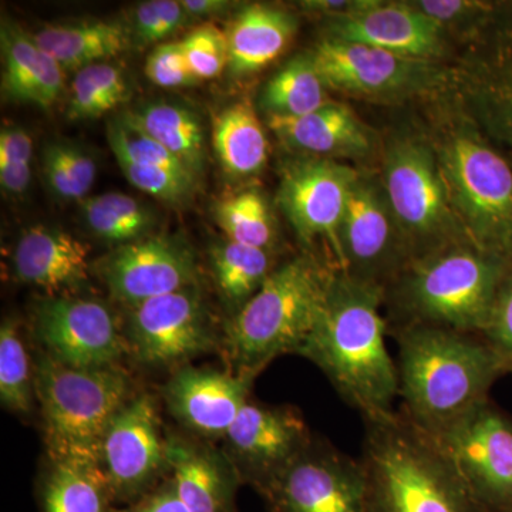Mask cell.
<instances>
[{"label":"cell","instance_id":"1","mask_svg":"<svg viewBox=\"0 0 512 512\" xmlns=\"http://www.w3.org/2000/svg\"><path fill=\"white\" fill-rule=\"evenodd\" d=\"M382 286L333 269L325 302L299 355L322 370L363 419L396 412L399 375L387 349Z\"/></svg>","mask_w":512,"mask_h":512},{"label":"cell","instance_id":"2","mask_svg":"<svg viewBox=\"0 0 512 512\" xmlns=\"http://www.w3.org/2000/svg\"><path fill=\"white\" fill-rule=\"evenodd\" d=\"M397 342L402 413L427 433L490 399L491 387L507 375L500 356L481 335L410 325L389 330Z\"/></svg>","mask_w":512,"mask_h":512},{"label":"cell","instance_id":"3","mask_svg":"<svg viewBox=\"0 0 512 512\" xmlns=\"http://www.w3.org/2000/svg\"><path fill=\"white\" fill-rule=\"evenodd\" d=\"M448 201L471 244L512 262V167L448 94L421 104Z\"/></svg>","mask_w":512,"mask_h":512},{"label":"cell","instance_id":"4","mask_svg":"<svg viewBox=\"0 0 512 512\" xmlns=\"http://www.w3.org/2000/svg\"><path fill=\"white\" fill-rule=\"evenodd\" d=\"M363 421L367 512H487L433 434L400 412Z\"/></svg>","mask_w":512,"mask_h":512},{"label":"cell","instance_id":"5","mask_svg":"<svg viewBox=\"0 0 512 512\" xmlns=\"http://www.w3.org/2000/svg\"><path fill=\"white\" fill-rule=\"evenodd\" d=\"M511 265L471 244L416 259L386 288L389 330L426 325L483 335Z\"/></svg>","mask_w":512,"mask_h":512},{"label":"cell","instance_id":"6","mask_svg":"<svg viewBox=\"0 0 512 512\" xmlns=\"http://www.w3.org/2000/svg\"><path fill=\"white\" fill-rule=\"evenodd\" d=\"M332 271L312 254L275 268L225 323L222 349L228 370L256 377L276 357L299 355L318 320Z\"/></svg>","mask_w":512,"mask_h":512},{"label":"cell","instance_id":"7","mask_svg":"<svg viewBox=\"0 0 512 512\" xmlns=\"http://www.w3.org/2000/svg\"><path fill=\"white\" fill-rule=\"evenodd\" d=\"M33 365L49 460L100 463L101 441L110 421L134 397L131 377L120 365L80 369L43 352Z\"/></svg>","mask_w":512,"mask_h":512},{"label":"cell","instance_id":"8","mask_svg":"<svg viewBox=\"0 0 512 512\" xmlns=\"http://www.w3.org/2000/svg\"><path fill=\"white\" fill-rule=\"evenodd\" d=\"M380 178L412 262L441 249L471 244L448 201L423 127L390 134L383 147Z\"/></svg>","mask_w":512,"mask_h":512},{"label":"cell","instance_id":"9","mask_svg":"<svg viewBox=\"0 0 512 512\" xmlns=\"http://www.w3.org/2000/svg\"><path fill=\"white\" fill-rule=\"evenodd\" d=\"M311 53L326 89L372 103H430L450 93L454 83L453 63L333 39H322Z\"/></svg>","mask_w":512,"mask_h":512},{"label":"cell","instance_id":"10","mask_svg":"<svg viewBox=\"0 0 512 512\" xmlns=\"http://www.w3.org/2000/svg\"><path fill=\"white\" fill-rule=\"evenodd\" d=\"M448 96L512 167V2L457 57Z\"/></svg>","mask_w":512,"mask_h":512},{"label":"cell","instance_id":"11","mask_svg":"<svg viewBox=\"0 0 512 512\" xmlns=\"http://www.w3.org/2000/svg\"><path fill=\"white\" fill-rule=\"evenodd\" d=\"M342 272L386 291L412 264L382 178L359 171L339 229Z\"/></svg>","mask_w":512,"mask_h":512},{"label":"cell","instance_id":"12","mask_svg":"<svg viewBox=\"0 0 512 512\" xmlns=\"http://www.w3.org/2000/svg\"><path fill=\"white\" fill-rule=\"evenodd\" d=\"M487 512H512V417L490 399L434 433Z\"/></svg>","mask_w":512,"mask_h":512},{"label":"cell","instance_id":"13","mask_svg":"<svg viewBox=\"0 0 512 512\" xmlns=\"http://www.w3.org/2000/svg\"><path fill=\"white\" fill-rule=\"evenodd\" d=\"M165 446L156 399L134 394L110 421L101 441L100 467L113 504L136 503L163 483L164 474H170Z\"/></svg>","mask_w":512,"mask_h":512},{"label":"cell","instance_id":"14","mask_svg":"<svg viewBox=\"0 0 512 512\" xmlns=\"http://www.w3.org/2000/svg\"><path fill=\"white\" fill-rule=\"evenodd\" d=\"M128 355L140 365L185 366L217 346V332L198 285L128 308Z\"/></svg>","mask_w":512,"mask_h":512},{"label":"cell","instance_id":"15","mask_svg":"<svg viewBox=\"0 0 512 512\" xmlns=\"http://www.w3.org/2000/svg\"><path fill=\"white\" fill-rule=\"evenodd\" d=\"M40 352L80 369L119 366L128 355L126 333L106 303L73 295L46 296L33 309Z\"/></svg>","mask_w":512,"mask_h":512},{"label":"cell","instance_id":"16","mask_svg":"<svg viewBox=\"0 0 512 512\" xmlns=\"http://www.w3.org/2000/svg\"><path fill=\"white\" fill-rule=\"evenodd\" d=\"M359 171L328 158L301 157L284 165L279 181L276 200L296 235L305 244L326 242L336 271H342L340 224Z\"/></svg>","mask_w":512,"mask_h":512},{"label":"cell","instance_id":"17","mask_svg":"<svg viewBox=\"0 0 512 512\" xmlns=\"http://www.w3.org/2000/svg\"><path fill=\"white\" fill-rule=\"evenodd\" d=\"M258 493L269 512H367L362 461L323 441L313 440Z\"/></svg>","mask_w":512,"mask_h":512},{"label":"cell","instance_id":"18","mask_svg":"<svg viewBox=\"0 0 512 512\" xmlns=\"http://www.w3.org/2000/svg\"><path fill=\"white\" fill-rule=\"evenodd\" d=\"M312 443L311 431L298 410L248 400L224 436V451L242 484L259 491Z\"/></svg>","mask_w":512,"mask_h":512},{"label":"cell","instance_id":"19","mask_svg":"<svg viewBox=\"0 0 512 512\" xmlns=\"http://www.w3.org/2000/svg\"><path fill=\"white\" fill-rule=\"evenodd\" d=\"M111 296L128 308L197 285L194 251L183 238L148 235L120 245L96 264Z\"/></svg>","mask_w":512,"mask_h":512},{"label":"cell","instance_id":"20","mask_svg":"<svg viewBox=\"0 0 512 512\" xmlns=\"http://www.w3.org/2000/svg\"><path fill=\"white\" fill-rule=\"evenodd\" d=\"M325 33V39L376 47L427 62L451 63L447 62L451 36L410 2L373 0L355 15L326 20Z\"/></svg>","mask_w":512,"mask_h":512},{"label":"cell","instance_id":"21","mask_svg":"<svg viewBox=\"0 0 512 512\" xmlns=\"http://www.w3.org/2000/svg\"><path fill=\"white\" fill-rule=\"evenodd\" d=\"M256 377L210 367L181 366L165 383L168 412L195 437H222L249 400Z\"/></svg>","mask_w":512,"mask_h":512},{"label":"cell","instance_id":"22","mask_svg":"<svg viewBox=\"0 0 512 512\" xmlns=\"http://www.w3.org/2000/svg\"><path fill=\"white\" fill-rule=\"evenodd\" d=\"M167 464L178 495L191 512H237L242 485L237 468L224 450L200 437L167 434Z\"/></svg>","mask_w":512,"mask_h":512},{"label":"cell","instance_id":"23","mask_svg":"<svg viewBox=\"0 0 512 512\" xmlns=\"http://www.w3.org/2000/svg\"><path fill=\"white\" fill-rule=\"evenodd\" d=\"M268 126L285 147L305 157L365 161L376 153L375 133L336 101L301 117H268Z\"/></svg>","mask_w":512,"mask_h":512},{"label":"cell","instance_id":"24","mask_svg":"<svg viewBox=\"0 0 512 512\" xmlns=\"http://www.w3.org/2000/svg\"><path fill=\"white\" fill-rule=\"evenodd\" d=\"M90 248L63 229L36 225L16 244L12 271L20 284L47 296L70 295L90 281Z\"/></svg>","mask_w":512,"mask_h":512},{"label":"cell","instance_id":"25","mask_svg":"<svg viewBox=\"0 0 512 512\" xmlns=\"http://www.w3.org/2000/svg\"><path fill=\"white\" fill-rule=\"evenodd\" d=\"M2 90L9 100L50 109L62 96L63 67L40 49L35 37L13 22L3 20L0 30Z\"/></svg>","mask_w":512,"mask_h":512},{"label":"cell","instance_id":"26","mask_svg":"<svg viewBox=\"0 0 512 512\" xmlns=\"http://www.w3.org/2000/svg\"><path fill=\"white\" fill-rule=\"evenodd\" d=\"M298 30L295 16L266 5H251L238 13L227 30L228 72L251 76L284 53Z\"/></svg>","mask_w":512,"mask_h":512},{"label":"cell","instance_id":"27","mask_svg":"<svg viewBox=\"0 0 512 512\" xmlns=\"http://www.w3.org/2000/svg\"><path fill=\"white\" fill-rule=\"evenodd\" d=\"M33 37L40 49L52 56L63 69L76 72L90 64L106 62L121 55L131 40L130 32L123 23L106 20L47 26Z\"/></svg>","mask_w":512,"mask_h":512},{"label":"cell","instance_id":"28","mask_svg":"<svg viewBox=\"0 0 512 512\" xmlns=\"http://www.w3.org/2000/svg\"><path fill=\"white\" fill-rule=\"evenodd\" d=\"M121 119L154 138L200 177L205 160V134L194 111L180 104L147 103L121 114Z\"/></svg>","mask_w":512,"mask_h":512},{"label":"cell","instance_id":"29","mask_svg":"<svg viewBox=\"0 0 512 512\" xmlns=\"http://www.w3.org/2000/svg\"><path fill=\"white\" fill-rule=\"evenodd\" d=\"M212 144L225 173L234 178L259 174L268 161V138L248 101L231 104L218 114Z\"/></svg>","mask_w":512,"mask_h":512},{"label":"cell","instance_id":"30","mask_svg":"<svg viewBox=\"0 0 512 512\" xmlns=\"http://www.w3.org/2000/svg\"><path fill=\"white\" fill-rule=\"evenodd\" d=\"M109 483L97 461H50L42 485L43 512H111Z\"/></svg>","mask_w":512,"mask_h":512},{"label":"cell","instance_id":"31","mask_svg":"<svg viewBox=\"0 0 512 512\" xmlns=\"http://www.w3.org/2000/svg\"><path fill=\"white\" fill-rule=\"evenodd\" d=\"M312 53L296 56L265 84L261 106L268 117H301L329 103Z\"/></svg>","mask_w":512,"mask_h":512},{"label":"cell","instance_id":"32","mask_svg":"<svg viewBox=\"0 0 512 512\" xmlns=\"http://www.w3.org/2000/svg\"><path fill=\"white\" fill-rule=\"evenodd\" d=\"M210 259L218 289L228 302L237 306V311L261 289L275 269L271 252L228 239L211 248Z\"/></svg>","mask_w":512,"mask_h":512},{"label":"cell","instance_id":"33","mask_svg":"<svg viewBox=\"0 0 512 512\" xmlns=\"http://www.w3.org/2000/svg\"><path fill=\"white\" fill-rule=\"evenodd\" d=\"M87 228L97 238L121 245L148 237L156 215L146 205L121 192H106L82 201Z\"/></svg>","mask_w":512,"mask_h":512},{"label":"cell","instance_id":"34","mask_svg":"<svg viewBox=\"0 0 512 512\" xmlns=\"http://www.w3.org/2000/svg\"><path fill=\"white\" fill-rule=\"evenodd\" d=\"M126 77L107 62L90 64L76 73L70 87L67 117L73 121L100 119L128 99Z\"/></svg>","mask_w":512,"mask_h":512},{"label":"cell","instance_id":"35","mask_svg":"<svg viewBox=\"0 0 512 512\" xmlns=\"http://www.w3.org/2000/svg\"><path fill=\"white\" fill-rule=\"evenodd\" d=\"M215 218L228 241L271 252L275 229L265 198L248 190L222 198L215 207Z\"/></svg>","mask_w":512,"mask_h":512},{"label":"cell","instance_id":"36","mask_svg":"<svg viewBox=\"0 0 512 512\" xmlns=\"http://www.w3.org/2000/svg\"><path fill=\"white\" fill-rule=\"evenodd\" d=\"M0 400L6 409L28 414L35 407V365L20 335L18 323L5 320L0 328Z\"/></svg>","mask_w":512,"mask_h":512},{"label":"cell","instance_id":"37","mask_svg":"<svg viewBox=\"0 0 512 512\" xmlns=\"http://www.w3.org/2000/svg\"><path fill=\"white\" fill-rule=\"evenodd\" d=\"M410 3L424 15L436 20L448 35L466 37V43L490 28L503 8V2L477 0H421Z\"/></svg>","mask_w":512,"mask_h":512},{"label":"cell","instance_id":"38","mask_svg":"<svg viewBox=\"0 0 512 512\" xmlns=\"http://www.w3.org/2000/svg\"><path fill=\"white\" fill-rule=\"evenodd\" d=\"M107 138H109L110 147L117 158V163L161 168V170L171 171V173L198 178L154 138L147 136L137 127L131 126L121 117L111 121L107 127Z\"/></svg>","mask_w":512,"mask_h":512},{"label":"cell","instance_id":"39","mask_svg":"<svg viewBox=\"0 0 512 512\" xmlns=\"http://www.w3.org/2000/svg\"><path fill=\"white\" fill-rule=\"evenodd\" d=\"M180 46L185 62L197 80L215 79L228 67L227 33L212 23L192 30L181 40Z\"/></svg>","mask_w":512,"mask_h":512},{"label":"cell","instance_id":"40","mask_svg":"<svg viewBox=\"0 0 512 512\" xmlns=\"http://www.w3.org/2000/svg\"><path fill=\"white\" fill-rule=\"evenodd\" d=\"M190 16L181 2L175 0H150L134 9L131 18V35L140 45L147 46L167 39L183 28Z\"/></svg>","mask_w":512,"mask_h":512},{"label":"cell","instance_id":"41","mask_svg":"<svg viewBox=\"0 0 512 512\" xmlns=\"http://www.w3.org/2000/svg\"><path fill=\"white\" fill-rule=\"evenodd\" d=\"M121 171L134 187L157 200L180 204L194 191L198 178L191 175L171 173L161 168L138 167L130 163H119Z\"/></svg>","mask_w":512,"mask_h":512},{"label":"cell","instance_id":"42","mask_svg":"<svg viewBox=\"0 0 512 512\" xmlns=\"http://www.w3.org/2000/svg\"><path fill=\"white\" fill-rule=\"evenodd\" d=\"M483 338L500 356L507 375L512 376V265L505 274Z\"/></svg>","mask_w":512,"mask_h":512},{"label":"cell","instance_id":"43","mask_svg":"<svg viewBox=\"0 0 512 512\" xmlns=\"http://www.w3.org/2000/svg\"><path fill=\"white\" fill-rule=\"evenodd\" d=\"M146 76L151 83L163 89L191 87L198 82L185 62L180 42L163 43L157 46L148 56Z\"/></svg>","mask_w":512,"mask_h":512},{"label":"cell","instance_id":"44","mask_svg":"<svg viewBox=\"0 0 512 512\" xmlns=\"http://www.w3.org/2000/svg\"><path fill=\"white\" fill-rule=\"evenodd\" d=\"M50 146L62 161L67 174L72 178L82 198L86 197L96 180V161L89 153H86L83 147L76 146L74 143L55 141V143H50Z\"/></svg>","mask_w":512,"mask_h":512},{"label":"cell","instance_id":"45","mask_svg":"<svg viewBox=\"0 0 512 512\" xmlns=\"http://www.w3.org/2000/svg\"><path fill=\"white\" fill-rule=\"evenodd\" d=\"M111 512H191L178 495L173 478L167 477L156 490L126 507H113Z\"/></svg>","mask_w":512,"mask_h":512},{"label":"cell","instance_id":"46","mask_svg":"<svg viewBox=\"0 0 512 512\" xmlns=\"http://www.w3.org/2000/svg\"><path fill=\"white\" fill-rule=\"evenodd\" d=\"M33 157V140L22 127L2 128L0 133V165L30 163Z\"/></svg>","mask_w":512,"mask_h":512},{"label":"cell","instance_id":"47","mask_svg":"<svg viewBox=\"0 0 512 512\" xmlns=\"http://www.w3.org/2000/svg\"><path fill=\"white\" fill-rule=\"evenodd\" d=\"M372 3L373 0H306L301 2V9L309 13H318L328 20L355 15Z\"/></svg>","mask_w":512,"mask_h":512},{"label":"cell","instance_id":"48","mask_svg":"<svg viewBox=\"0 0 512 512\" xmlns=\"http://www.w3.org/2000/svg\"><path fill=\"white\" fill-rule=\"evenodd\" d=\"M32 181V164L12 163L0 165V185L3 191L20 195L28 190Z\"/></svg>","mask_w":512,"mask_h":512},{"label":"cell","instance_id":"49","mask_svg":"<svg viewBox=\"0 0 512 512\" xmlns=\"http://www.w3.org/2000/svg\"><path fill=\"white\" fill-rule=\"evenodd\" d=\"M181 5L190 18H207L227 12L235 3L227 0H183Z\"/></svg>","mask_w":512,"mask_h":512}]
</instances>
